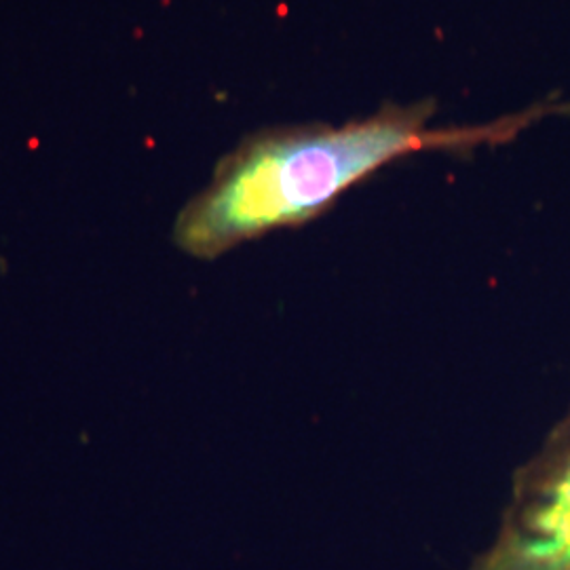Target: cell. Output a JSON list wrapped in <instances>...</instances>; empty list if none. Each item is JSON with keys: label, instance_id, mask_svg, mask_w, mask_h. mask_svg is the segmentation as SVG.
Wrapping results in <instances>:
<instances>
[{"label": "cell", "instance_id": "obj_1", "mask_svg": "<svg viewBox=\"0 0 570 570\" xmlns=\"http://www.w3.org/2000/svg\"><path fill=\"white\" fill-rule=\"evenodd\" d=\"M562 110V104H534L494 121L435 127V104L421 100L385 104L366 119L345 125L256 131L223 157L209 184L180 209L174 244L199 261L220 258L273 230L308 225L346 190L397 159L508 144Z\"/></svg>", "mask_w": 570, "mask_h": 570}, {"label": "cell", "instance_id": "obj_2", "mask_svg": "<svg viewBox=\"0 0 570 570\" xmlns=\"http://www.w3.org/2000/svg\"><path fill=\"white\" fill-rule=\"evenodd\" d=\"M465 570H570V406L515 469L499 529Z\"/></svg>", "mask_w": 570, "mask_h": 570}]
</instances>
